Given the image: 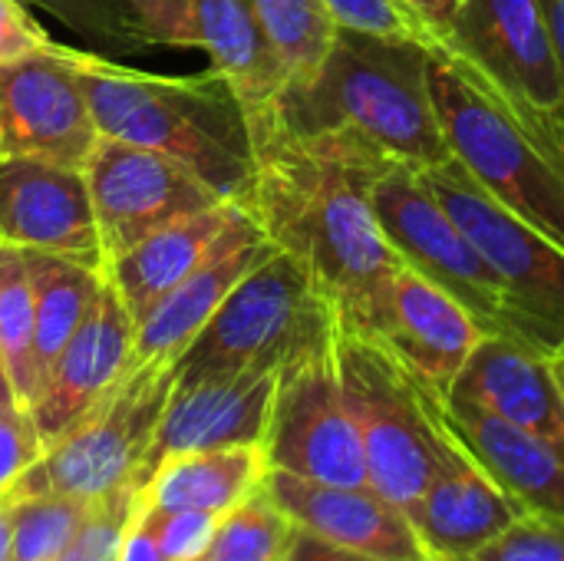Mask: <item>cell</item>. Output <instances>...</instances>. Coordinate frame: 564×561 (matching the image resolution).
Here are the masks:
<instances>
[{"instance_id":"cell-1","label":"cell","mask_w":564,"mask_h":561,"mask_svg":"<svg viewBox=\"0 0 564 561\" xmlns=\"http://www.w3.org/2000/svg\"><path fill=\"white\" fill-rule=\"evenodd\" d=\"M248 132L254 179L245 202L264 238L314 274L344 324L367 331L403 265L370 205V179L390 155L347 132H297L274 112Z\"/></svg>"},{"instance_id":"cell-2","label":"cell","mask_w":564,"mask_h":561,"mask_svg":"<svg viewBox=\"0 0 564 561\" xmlns=\"http://www.w3.org/2000/svg\"><path fill=\"white\" fill-rule=\"evenodd\" d=\"M99 136L155 149L198 172L221 198H245L254 152L245 109L218 69L162 76L66 46Z\"/></svg>"},{"instance_id":"cell-3","label":"cell","mask_w":564,"mask_h":561,"mask_svg":"<svg viewBox=\"0 0 564 561\" xmlns=\"http://www.w3.org/2000/svg\"><path fill=\"white\" fill-rule=\"evenodd\" d=\"M274 116L297 132H347L413 169L453 159L443 132L430 50L337 30L314 83L284 89Z\"/></svg>"},{"instance_id":"cell-4","label":"cell","mask_w":564,"mask_h":561,"mask_svg":"<svg viewBox=\"0 0 564 561\" xmlns=\"http://www.w3.org/2000/svg\"><path fill=\"white\" fill-rule=\"evenodd\" d=\"M337 304L291 255L271 251L221 301L175 360V384L241 370H284L334 347Z\"/></svg>"},{"instance_id":"cell-5","label":"cell","mask_w":564,"mask_h":561,"mask_svg":"<svg viewBox=\"0 0 564 561\" xmlns=\"http://www.w3.org/2000/svg\"><path fill=\"white\" fill-rule=\"evenodd\" d=\"M334 357L364 440L370 489L410 516L440 460L443 393L410 374L377 337L344 321Z\"/></svg>"},{"instance_id":"cell-6","label":"cell","mask_w":564,"mask_h":561,"mask_svg":"<svg viewBox=\"0 0 564 561\" xmlns=\"http://www.w3.org/2000/svg\"><path fill=\"white\" fill-rule=\"evenodd\" d=\"M430 83L453 155L509 212L564 248V169L549 159L499 96L449 53H430Z\"/></svg>"},{"instance_id":"cell-7","label":"cell","mask_w":564,"mask_h":561,"mask_svg":"<svg viewBox=\"0 0 564 561\" xmlns=\"http://www.w3.org/2000/svg\"><path fill=\"white\" fill-rule=\"evenodd\" d=\"M175 387V364L132 367L96 407L43 446L3 503L26 496H69L96 503L135 486Z\"/></svg>"},{"instance_id":"cell-8","label":"cell","mask_w":564,"mask_h":561,"mask_svg":"<svg viewBox=\"0 0 564 561\" xmlns=\"http://www.w3.org/2000/svg\"><path fill=\"white\" fill-rule=\"evenodd\" d=\"M416 172L499 274L522 337L549 357L564 350L562 245L489 195L456 155L446 165Z\"/></svg>"},{"instance_id":"cell-9","label":"cell","mask_w":564,"mask_h":561,"mask_svg":"<svg viewBox=\"0 0 564 561\" xmlns=\"http://www.w3.org/2000/svg\"><path fill=\"white\" fill-rule=\"evenodd\" d=\"M370 205L383 238L403 265L456 298L486 334L529 344L499 274L413 165L387 159L370 179Z\"/></svg>"},{"instance_id":"cell-10","label":"cell","mask_w":564,"mask_h":561,"mask_svg":"<svg viewBox=\"0 0 564 561\" xmlns=\"http://www.w3.org/2000/svg\"><path fill=\"white\" fill-rule=\"evenodd\" d=\"M264 453L271 470L301 479L370 486L364 440L340 387L334 347L281 370Z\"/></svg>"},{"instance_id":"cell-11","label":"cell","mask_w":564,"mask_h":561,"mask_svg":"<svg viewBox=\"0 0 564 561\" xmlns=\"http://www.w3.org/2000/svg\"><path fill=\"white\" fill-rule=\"evenodd\" d=\"M83 175L106 261L185 215L231 202L178 159L106 136L86 159Z\"/></svg>"},{"instance_id":"cell-12","label":"cell","mask_w":564,"mask_h":561,"mask_svg":"<svg viewBox=\"0 0 564 561\" xmlns=\"http://www.w3.org/2000/svg\"><path fill=\"white\" fill-rule=\"evenodd\" d=\"M443 53L486 79L506 103L564 119L562 66L542 0H466Z\"/></svg>"},{"instance_id":"cell-13","label":"cell","mask_w":564,"mask_h":561,"mask_svg":"<svg viewBox=\"0 0 564 561\" xmlns=\"http://www.w3.org/2000/svg\"><path fill=\"white\" fill-rule=\"evenodd\" d=\"M139 26L145 46L205 50L212 69L235 89L248 122L278 109L288 69L251 0H139Z\"/></svg>"},{"instance_id":"cell-14","label":"cell","mask_w":564,"mask_h":561,"mask_svg":"<svg viewBox=\"0 0 564 561\" xmlns=\"http://www.w3.org/2000/svg\"><path fill=\"white\" fill-rule=\"evenodd\" d=\"M66 46L0 66V159L83 169L99 142Z\"/></svg>"},{"instance_id":"cell-15","label":"cell","mask_w":564,"mask_h":561,"mask_svg":"<svg viewBox=\"0 0 564 561\" xmlns=\"http://www.w3.org/2000/svg\"><path fill=\"white\" fill-rule=\"evenodd\" d=\"M0 245L69 258L106 274L83 169L0 159Z\"/></svg>"},{"instance_id":"cell-16","label":"cell","mask_w":564,"mask_h":561,"mask_svg":"<svg viewBox=\"0 0 564 561\" xmlns=\"http://www.w3.org/2000/svg\"><path fill=\"white\" fill-rule=\"evenodd\" d=\"M364 334L377 337L410 374L443 397H449L466 360L486 337L479 321L456 298L410 265L397 268L387 298Z\"/></svg>"},{"instance_id":"cell-17","label":"cell","mask_w":564,"mask_h":561,"mask_svg":"<svg viewBox=\"0 0 564 561\" xmlns=\"http://www.w3.org/2000/svg\"><path fill=\"white\" fill-rule=\"evenodd\" d=\"M278 377V370H241L195 384H175L149 456L139 470L135 489H142L155 466L172 456L221 446H264Z\"/></svg>"},{"instance_id":"cell-18","label":"cell","mask_w":564,"mask_h":561,"mask_svg":"<svg viewBox=\"0 0 564 561\" xmlns=\"http://www.w3.org/2000/svg\"><path fill=\"white\" fill-rule=\"evenodd\" d=\"M132 341L135 321L112 284L102 278L83 324L76 327L36 400L30 403V417L43 446L69 430L132 370Z\"/></svg>"},{"instance_id":"cell-19","label":"cell","mask_w":564,"mask_h":561,"mask_svg":"<svg viewBox=\"0 0 564 561\" xmlns=\"http://www.w3.org/2000/svg\"><path fill=\"white\" fill-rule=\"evenodd\" d=\"M264 489L297 529L377 561H433L410 516L370 486H327L268 470Z\"/></svg>"},{"instance_id":"cell-20","label":"cell","mask_w":564,"mask_h":561,"mask_svg":"<svg viewBox=\"0 0 564 561\" xmlns=\"http://www.w3.org/2000/svg\"><path fill=\"white\" fill-rule=\"evenodd\" d=\"M274 245L264 238L258 218L251 215L248 202L221 235V241L212 248V255L182 278L169 294L159 298V304L135 324L132 341V367L165 360L175 364L185 347L198 337V331L212 321V314L221 308V301L238 288V281L258 268Z\"/></svg>"},{"instance_id":"cell-21","label":"cell","mask_w":564,"mask_h":561,"mask_svg":"<svg viewBox=\"0 0 564 561\" xmlns=\"http://www.w3.org/2000/svg\"><path fill=\"white\" fill-rule=\"evenodd\" d=\"M522 516L519 503L509 499L492 476L473 460V453L459 443L443 397V443L436 470L410 513V522L423 536L426 549L440 559L466 561L492 542L502 529H509Z\"/></svg>"},{"instance_id":"cell-22","label":"cell","mask_w":564,"mask_h":561,"mask_svg":"<svg viewBox=\"0 0 564 561\" xmlns=\"http://www.w3.org/2000/svg\"><path fill=\"white\" fill-rule=\"evenodd\" d=\"M446 417L459 443L492 476V483L532 516L564 519V450L522 430L466 397H446Z\"/></svg>"},{"instance_id":"cell-23","label":"cell","mask_w":564,"mask_h":561,"mask_svg":"<svg viewBox=\"0 0 564 561\" xmlns=\"http://www.w3.org/2000/svg\"><path fill=\"white\" fill-rule=\"evenodd\" d=\"M449 393L564 450V393L552 357L522 341L486 334Z\"/></svg>"},{"instance_id":"cell-24","label":"cell","mask_w":564,"mask_h":561,"mask_svg":"<svg viewBox=\"0 0 564 561\" xmlns=\"http://www.w3.org/2000/svg\"><path fill=\"white\" fill-rule=\"evenodd\" d=\"M241 205L245 198H231L215 208L185 215L106 261V281L112 284L135 324L159 304L162 294H169L212 255Z\"/></svg>"},{"instance_id":"cell-25","label":"cell","mask_w":564,"mask_h":561,"mask_svg":"<svg viewBox=\"0 0 564 561\" xmlns=\"http://www.w3.org/2000/svg\"><path fill=\"white\" fill-rule=\"evenodd\" d=\"M268 470L264 446L182 453L155 466L135 499L149 509H188L221 519L264 486Z\"/></svg>"},{"instance_id":"cell-26","label":"cell","mask_w":564,"mask_h":561,"mask_svg":"<svg viewBox=\"0 0 564 561\" xmlns=\"http://www.w3.org/2000/svg\"><path fill=\"white\" fill-rule=\"evenodd\" d=\"M26 265L33 274V370L40 393L56 357L83 324L106 274L43 251H26Z\"/></svg>"},{"instance_id":"cell-27","label":"cell","mask_w":564,"mask_h":561,"mask_svg":"<svg viewBox=\"0 0 564 561\" xmlns=\"http://www.w3.org/2000/svg\"><path fill=\"white\" fill-rule=\"evenodd\" d=\"M278 60L288 69V89L307 86L324 69L337 23L324 0H251Z\"/></svg>"},{"instance_id":"cell-28","label":"cell","mask_w":564,"mask_h":561,"mask_svg":"<svg viewBox=\"0 0 564 561\" xmlns=\"http://www.w3.org/2000/svg\"><path fill=\"white\" fill-rule=\"evenodd\" d=\"M0 360L20 407L30 413L36 397L33 370V274L23 248L0 245Z\"/></svg>"},{"instance_id":"cell-29","label":"cell","mask_w":564,"mask_h":561,"mask_svg":"<svg viewBox=\"0 0 564 561\" xmlns=\"http://www.w3.org/2000/svg\"><path fill=\"white\" fill-rule=\"evenodd\" d=\"M294 519L261 486L218 519L205 552L195 561H284L294 542Z\"/></svg>"},{"instance_id":"cell-30","label":"cell","mask_w":564,"mask_h":561,"mask_svg":"<svg viewBox=\"0 0 564 561\" xmlns=\"http://www.w3.org/2000/svg\"><path fill=\"white\" fill-rule=\"evenodd\" d=\"M99 503V499H96ZM96 503L69 496H26L10 506V561H50L86 522Z\"/></svg>"},{"instance_id":"cell-31","label":"cell","mask_w":564,"mask_h":561,"mask_svg":"<svg viewBox=\"0 0 564 561\" xmlns=\"http://www.w3.org/2000/svg\"><path fill=\"white\" fill-rule=\"evenodd\" d=\"M337 30H354L387 43L443 50V36L420 17L410 0H324Z\"/></svg>"},{"instance_id":"cell-32","label":"cell","mask_w":564,"mask_h":561,"mask_svg":"<svg viewBox=\"0 0 564 561\" xmlns=\"http://www.w3.org/2000/svg\"><path fill=\"white\" fill-rule=\"evenodd\" d=\"M50 10L73 33L119 50H149L139 26V0H23Z\"/></svg>"},{"instance_id":"cell-33","label":"cell","mask_w":564,"mask_h":561,"mask_svg":"<svg viewBox=\"0 0 564 561\" xmlns=\"http://www.w3.org/2000/svg\"><path fill=\"white\" fill-rule=\"evenodd\" d=\"M135 496H139V489L126 486V489H116L112 496L99 499L93 506V513L86 516V522L79 526V532L50 561H116L122 532L135 513Z\"/></svg>"},{"instance_id":"cell-34","label":"cell","mask_w":564,"mask_h":561,"mask_svg":"<svg viewBox=\"0 0 564 561\" xmlns=\"http://www.w3.org/2000/svg\"><path fill=\"white\" fill-rule=\"evenodd\" d=\"M466 561H564V519L522 513Z\"/></svg>"},{"instance_id":"cell-35","label":"cell","mask_w":564,"mask_h":561,"mask_svg":"<svg viewBox=\"0 0 564 561\" xmlns=\"http://www.w3.org/2000/svg\"><path fill=\"white\" fill-rule=\"evenodd\" d=\"M135 506H139V513L145 516V522L152 526V532H155V539H159V546H162V552H165V559L169 561L198 559V555L205 552V546H208L215 526H218V516H205V513H188V509H149V506H142L139 499H135Z\"/></svg>"},{"instance_id":"cell-36","label":"cell","mask_w":564,"mask_h":561,"mask_svg":"<svg viewBox=\"0 0 564 561\" xmlns=\"http://www.w3.org/2000/svg\"><path fill=\"white\" fill-rule=\"evenodd\" d=\"M43 456V440L26 410H0V503Z\"/></svg>"},{"instance_id":"cell-37","label":"cell","mask_w":564,"mask_h":561,"mask_svg":"<svg viewBox=\"0 0 564 561\" xmlns=\"http://www.w3.org/2000/svg\"><path fill=\"white\" fill-rule=\"evenodd\" d=\"M56 40L33 20L23 0H0V66L50 53Z\"/></svg>"},{"instance_id":"cell-38","label":"cell","mask_w":564,"mask_h":561,"mask_svg":"<svg viewBox=\"0 0 564 561\" xmlns=\"http://www.w3.org/2000/svg\"><path fill=\"white\" fill-rule=\"evenodd\" d=\"M116 561H169L162 546H159V539H155V532H152V526L139 513V506H135V513H132V519H129V526L122 532Z\"/></svg>"},{"instance_id":"cell-39","label":"cell","mask_w":564,"mask_h":561,"mask_svg":"<svg viewBox=\"0 0 564 561\" xmlns=\"http://www.w3.org/2000/svg\"><path fill=\"white\" fill-rule=\"evenodd\" d=\"M284 561H377L370 555H360V552H350V549H340V546H330L304 529L294 532V542H291V552Z\"/></svg>"},{"instance_id":"cell-40","label":"cell","mask_w":564,"mask_h":561,"mask_svg":"<svg viewBox=\"0 0 564 561\" xmlns=\"http://www.w3.org/2000/svg\"><path fill=\"white\" fill-rule=\"evenodd\" d=\"M416 10H420V17L443 36V43H446V33H449V26H453V20H456V13H459V7L466 3V0H410Z\"/></svg>"},{"instance_id":"cell-41","label":"cell","mask_w":564,"mask_h":561,"mask_svg":"<svg viewBox=\"0 0 564 561\" xmlns=\"http://www.w3.org/2000/svg\"><path fill=\"white\" fill-rule=\"evenodd\" d=\"M542 7H545V17H549V30H552V40H555V56H558L564 83V0H542Z\"/></svg>"},{"instance_id":"cell-42","label":"cell","mask_w":564,"mask_h":561,"mask_svg":"<svg viewBox=\"0 0 564 561\" xmlns=\"http://www.w3.org/2000/svg\"><path fill=\"white\" fill-rule=\"evenodd\" d=\"M0 410H23L20 400H17V393H13V384H10V377H7L3 360H0Z\"/></svg>"},{"instance_id":"cell-43","label":"cell","mask_w":564,"mask_h":561,"mask_svg":"<svg viewBox=\"0 0 564 561\" xmlns=\"http://www.w3.org/2000/svg\"><path fill=\"white\" fill-rule=\"evenodd\" d=\"M0 561H10V506L0 503Z\"/></svg>"},{"instance_id":"cell-44","label":"cell","mask_w":564,"mask_h":561,"mask_svg":"<svg viewBox=\"0 0 564 561\" xmlns=\"http://www.w3.org/2000/svg\"><path fill=\"white\" fill-rule=\"evenodd\" d=\"M552 367H555V377H558V384H562V393H564V350L552 354Z\"/></svg>"},{"instance_id":"cell-45","label":"cell","mask_w":564,"mask_h":561,"mask_svg":"<svg viewBox=\"0 0 564 561\" xmlns=\"http://www.w3.org/2000/svg\"><path fill=\"white\" fill-rule=\"evenodd\" d=\"M433 561H456V559H440V555H436V559H433Z\"/></svg>"}]
</instances>
